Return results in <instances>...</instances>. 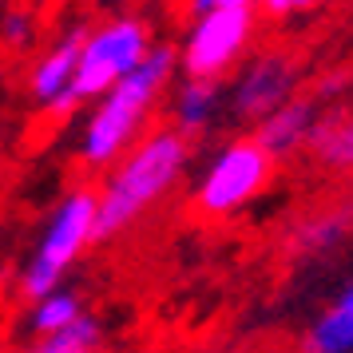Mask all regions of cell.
Returning a JSON list of instances; mask_svg holds the SVG:
<instances>
[{"instance_id":"cell-2","label":"cell","mask_w":353,"mask_h":353,"mask_svg":"<svg viewBox=\"0 0 353 353\" xmlns=\"http://www.w3.org/2000/svg\"><path fill=\"white\" fill-rule=\"evenodd\" d=\"M175 72L179 52L171 44H155L151 56L128 80H119L99 103H92L80 131V143H76V155H80L83 167H92V171L115 167V159L143 135L147 119L155 115L167 83L175 80Z\"/></svg>"},{"instance_id":"cell-15","label":"cell","mask_w":353,"mask_h":353,"mask_svg":"<svg viewBox=\"0 0 353 353\" xmlns=\"http://www.w3.org/2000/svg\"><path fill=\"white\" fill-rule=\"evenodd\" d=\"M99 341H103L99 318L83 314L76 325H68V330H60V334H52V337H40L28 353H96Z\"/></svg>"},{"instance_id":"cell-14","label":"cell","mask_w":353,"mask_h":353,"mask_svg":"<svg viewBox=\"0 0 353 353\" xmlns=\"http://www.w3.org/2000/svg\"><path fill=\"white\" fill-rule=\"evenodd\" d=\"M83 314H88V310H83L80 294L60 286L56 294L32 302V310H28V330H32L36 341H40V337H52V334H60V330H68V325H76Z\"/></svg>"},{"instance_id":"cell-16","label":"cell","mask_w":353,"mask_h":353,"mask_svg":"<svg viewBox=\"0 0 353 353\" xmlns=\"http://www.w3.org/2000/svg\"><path fill=\"white\" fill-rule=\"evenodd\" d=\"M36 40V20L28 8H8L0 12V44L12 52H24Z\"/></svg>"},{"instance_id":"cell-18","label":"cell","mask_w":353,"mask_h":353,"mask_svg":"<svg viewBox=\"0 0 353 353\" xmlns=\"http://www.w3.org/2000/svg\"><path fill=\"white\" fill-rule=\"evenodd\" d=\"M230 8H258V0H191L194 17H207V12H230Z\"/></svg>"},{"instance_id":"cell-5","label":"cell","mask_w":353,"mask_h":353,"mask_svg":"<svg viewBox=\"0 0 353 353\" xmlns=\"http://www.w3.org/2000/svg\"><path fill=\"white\" fill-rule=\"evenodd\" d=\"M270 179L274 159L254 139H230L210 155V163L194 183V210L207 219H226L234 210L250 207L270 187Z\"/></svg>"},{"instance_id":"cell-3","label":"cell","mask_w":353,"mask_h":353,"mask_svg":"<svg viewBox=\"0 0 353 353\" xmlns=\"http://www.w3.org/2000/svg\"><path fill=\"white\" fill-rule=\"evenodd\" d=\"M155 48L151 28L139 17H115L96 24L80 52V68H76V80L64 96L52 103V115H72L80 112L83 103H99V99L112 92L119 80H128L135 68L143 64Z\"/></svg>"},{"instance_id":"cell-7","label":"cell","mask_w":353,"mask_h":353,"mask_svg":"<svg viewBox=\"0 0 353 353\" xmlns=\"http://www.w3.org/2000/svg\"><path fill=\"white\" fill-rule=\"evenodd\" d=\"M298 88H302V64L290 52L266 48V52L246 56L239 64L234 80H230V92H226V108H230L234 119L262 123L282 103L302 96Z\"/></svg>"},{"instance_id":"cell-11","label":"cell","mask_w":353,"mask_h":353,"mask_svg":"<svg viewBox=\"0 0 353 353\" xmlns=\"http://www.w3.org/2000/svg\"><path fill=\"white\" fill-rule=\"evenodd\" d=\"M226 103V92L219 80H179V88L171 92V128H179L187 139L210 128V119L219 115V108Z\"/></svg>"},{"instance_id":"cell-8","label":"cell","mask_w":353,"mask_h":353,"mask_svg":"<svg viewBox=\"0 0 353 353\" xmlns=\"http://www.w3.org/2000/svg\"><path fill=\"white\" fill-rule=\"evenodd\" d=\"M88 24H72L64 32L52 40L48 48L40 52V60L32 64L28 72V96L36 99V108H44L48 112L56 99L64 96L72 80H76V68H80V52H83V40H88Z\"/></svg>"},{"instance_id":"cell-13","label":"cell","mask_w":353,"mask_h":353,"mask_svg":"<svg viewBox=\"0 0 353 353\" xmlns=\"http://www.w3.org/2000/svg\"><path fill=\"white\" fill-rule=\"evenodd\" d=\"M310 151L334 171H353V112H321L310 135Z\"/></svg>"},{"instance_id":"cell-17","label":"cell","mask_w":353,"mask_h":353,"mask_svg":"<svg viewBox=\"0 0 353 353\" xmlns=\"http://www.w3.org/2000/svg\"><path fill=\"white\" fill-rule=\"evenodd\" d=\"M321 0H258V12L270 20H290V17H302L310 8H318Z\"/></svg>"},{"instance_id":"cell-9","label":"cell","mask_w":353,"mask_h":353,"mask_svg":"<svg viewBox=\"0 0 353 353\" xmlns=\"http://www.w3.org/2000/svg\"><path fill=\"white\" fill-rule=\"evenodd\" d=\"M318 115H321L318 99L298 96V99H290V103H282L278 112H270L262 123H254V135L250 139L278 163V159H286V155H294V151L310 147V135H314Z\"/></svg>"},{"instance_id":"cell-4","label":"cell","mask_w":353,"mask_h":353,"mask_svg":"<svg viewBox=\"0 0 353 353\" xmlns=\"http://www.w3.org/2000/svg\"><path fill=\"white\" fill-rule=\"evenodd\" d=\"M96 207L99 194L92 187H76L52 207L44 234L32 246V254H28V262L17 278L20 298L40 302V298H48L64 286V278L80 262V254L96 242Z\"/></svg>"},{"instance_id":"cell-12","label":"cell","mask_w":353,"mask_h":353,"mask_svg":"<svg viewBox=\"0 0 353 353\" xmlns=\"http://www.w3.org/2000/svg\"><path fill=\"white\" fill-rule=\"evenodd\" d=\"M350 234H353V203H341V207H325V210L305 214L302 223L294 226L290 242L302 254H330Z\"/></svg>"},{"instance_id":"cell-6","label":"cell","mask_w":353,"mask_h":353,"mask_svg":"<svg viewBox=\"0 0 353 353\" xmlns=\"http://www.w3.org/2000/svg\"><path fill=\"white\" fill-rule=\"evenodd\" d=\"M254 40V8H230V12H207L194 17L183 36L179 68L187 80H219L239 68Z\"/></svg>"},{"instance_id":"cell-10","label":"cell","mask_w":353,"mask_h":353,"mask_svg":"<svg viewBox=\"0 0 353 353\" xmlns=\"http://www.w3.org/2000/svg\"><path fill=\"white\" fill-rule=\"evenodd\" d=\"M302 353H353V274L305 325Z\"/></svg>"},{"instance_id":"cell-19","label":"cell","mask_w":353,"mask_h":353,"mask_svg":"<svg viewBox=\"0 0 353 353\" xmlns=\"http://www.w3.org/2000/svg\"><path fill=\"white\" fill-rule=\"evenodd\" d=\"M0 353H12V350H4V345H0Z\"/></svg>"},{"instance_id":"cell-1","label":"cell","mask_w":353,"mask_h":353,"mask_svg":"<svg viewBox=\"0 0 353 353\" xmlns=\"http://www.w3.org/2000/svg\"><path fill=\"white\" fill-rule=\"evenodd\" d=\"M191 163V139L179 128H155L139 135L135 143L108 167L99 187L96 207V242L119 239L143 219L151 207H159L167 194L179 187Z\"/></svg>"}]
</instances>
